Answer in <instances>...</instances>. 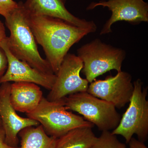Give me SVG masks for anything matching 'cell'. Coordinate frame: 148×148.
Returning a JSON list of instances; mask_svg holds the SVG:
<instances>
[{
    "label": "cell",
    "mask_w": 148,
    "mask_h": 148,
    "mask_svg": "<svg viewBox=\"0 0 148 148\" xmlns=\"http://www.w3.org/2000/svg\"><path fill=\"white\" fill-rule=\"evenodd\" d=\"M25 11L27 23L55 75L70 48L85 36L93 33L60 18L32 15Z\"/></svg>",
    "instance_id": "obj_1"
},
{
    "label": "cell",
    "mask_w": 148,
    "mask_h": 148,
    "mask_svg": "<svg viewBox=\"0 0 148 148\" xmlns=\"http://www.w3.org/2000/svg\"><path fill=\"white\" fill-rule=\"evenodd\" d=\"M18 3V7L5 18L10 32V36L7 37L9 49L16 58L32 68L45 73L54 74L47 60L40 54L36 41L27 22L23 3Z\"/></svg>",
    "instance_id": "obj_2"
},
{
    "label": "cell",
    "mask_w": 148,
    "mask_h": 148,
    "mask_svg": "<svg viewBox=\"0 0 148 148\" xmlns=\"http://www.w3.org/2000/svg\"><path fill=\"white\" fill-rule=\"evenodd\" d=\"M27 115L38 122L48 135L56 138L76 127H93L94 125L83 117L68 111L65 98L50 101L43 97L36 108Z\"/></svg>",
    "instance_id": "obj_3"
},
{
    "label": "cell",
    "mask_w": 148,
    "mask_h": 148,
    "mask_svg": "<svg viewBox=\"0 0 148 148\" xmlns=\"http://www.w3.org/2000/svg\"><path fill=\"white\" fill-rule=\"evenodd\" d=\"M77 52L83 63L82 71L89 83L111 70L121 71L126 56L123 49L107 44L98 38L82 45Z\"/></svg>",
    "instance_id": "obj_4"
},
{
    "label": "cell",
    "mask_w": 148,
    "mask_h": 148,
    "mask_svg": "<svg viewBox=\"0 0 148 148\" xmlns=\"http://www.w3.org/2000/svg\"><path fill=\"white\" fill-rule=\"evenodd\" d=\"M68 110L77 112L87 121L96 125L101 131L115 129L121 116L112 103L86 92H77L65 98Z\"/></svg>",
    "instance_id": "obj_5"
},
{
    "label": "cell",
    "mask_w": 148,
    "mask_h": 148,
    "mask_svg": "<svg viewBox=\"0 0 148 148\" xmlns=\"http://www.w3.org/2000/svg\"><path fill=\"white\" fill-rule=\"evenodd\" d=\"M133 84L134 90L128 108L117 127L112 133L121 135L126 143H128L135 134L138 140L144 143L148 137V87L143 88V83L140 79Z\"/></svg>",
    "instance_id": "obj_6"
},
{
    "label": "cell",
    "mask_w": 148,
    "mask_h": 148,
    "mask_svg": "<svg viewBox=\"0 0 148 148\" xmlns=\"http://www.w3.org/2000/svg\"><path fill=\"white\" fill-rule=\"evenodd\" d=\"M83 68V63L77 56L67 53L56 75L55 82L47 99L55 101L74 93L87 91L89 82L80 74Z\"/></svg>",
    "instance_id": "obj_7"
},
{
    "label": "cell",
    "mask_w": 148,
    "mask_h": 148,
    "mask_svg": "<svg viewBox=\"0 0 148 148\" xmlns=\"http://www.w3.org/2000/svg\"><path fill=\"white\" fill-rule=\"evenodd\" d=\"M132 79L130 74L121 71L104 80H94L88 86L87 92L121 109L129 103L132 97L134 90Z\"/></svg>",
    "instance_id": "obj_8"
},
{
    "label": "cell",
    "mask_w": 148,
    "mask_h": 148,
    "mask_svg": "<svg viewBox=\"0 0 148 148\" xmlns=\"http://www.w3.org/2000/svg\"><path fill=\"white\" fill-rule=\"evenodd\" d=\"M108 8L112 12L110 18L106 21L100 32L105 35L112 32V25L124 21L132 24L148 22V4L143 0H108L92 2L87 8L91 10L98 6Z\"/></svg>",
    "instance_id": "obj_9"
},
{
    "label": "cell",
    "mask_w": 148,
    "mask_h": 148,
    "mask_svg": "<svg viewBox=\"0 0 148 148\" xmlns=\"http://www.w3.org/2000/svg\"><path fill=\"white\" fill-rule=\"evenodd\" d=\"M7 37L0 42V46L4 51L8 61L7 69L1 84L11 82L33 83L50 90L55 82L56 75L42 73L16 58L9 49Z\"/></svg>",
    "instance_id": "obj_10"
},
{
    "label": "cell",
    "mask_w": 148,
    "mask_h": 148,
    "mask_svg": "<svg viewBox=\"0 0 148 148\" xmlns=\"http://www.w3.org/2000/svg\"><path fill=\"white\" fill-rule=\"evenodd\" d=\"M10 82H3L0 86V119L5 133V143L10 147L18 146V135L25 127L38 126V122L29 118L19 116L10 100Z\"/></svg>",
    "instance_id": "obj_11"
},
{
    "label": "cell",
    "mask_w": 148,
    "mask_h": 148,
    "mask_svg": "<svg viewBox=\"0 0 148 148\" xmlns=\"http://www.w3.org/2000/svg\"><path fill=\"white\" fill-rule=\"evenodd\" d=\"M66 0H27L23 6L29 14L44 15L60 18L77 27L90 29L93 33L97 27L92 21L78 18L65 6Z\"/></svg>",
    "instance_id": "obj_12"
},
{
    "label": "cell",
    "mask_w": 148,
    "mask_h": 148,
    "mask_svg": "<svg viewBox=\"0 0 148 148\" xmlns=\"http://www.w3.org/2000/svg\"><path fill=\"white\" fill-rule=\"evenodd\" d=\"M38 85L33 83L11 84L10 100L16 111L26 114L34 110L43 97Z\"/></svg>",
    "instance_id": "obj_13"
},
{
    "label": "cell",
    "mask_w": 148,
    "mask_h": 148,
    "mask_svg": "<svg viewBox=\"0 0 148 148\" xmlns=\"http://www.w3.org/2000/svg\"><path fill=\"white\" fill-rule=\"evenodd\" d=\"M92 127H76L57 138L55 148H89L95 143L97 137Z\"/></svg>",
    "instance_id": "obj_14"
},
{
    "label": "cell",
    "mask_w": 148,
    "mask_h": 148,
    "mask_svg": "<svg viewBox=\"0 0 148 148\" xmlns=\"http://www.w3.org/2000/svg\"><path fill=\"white\" fill-rule=\"evenodd\" d=\"M21 138L19 148H55L57 138L49 136L40 125L25 127L18 133Z\"/></svg>",
    "instance_id": "obj_15"
},
{
    "label": "cell",
    "mask_w": 148,
    "mask_h": 148,
    "mask_svg": "<svg viewBox=\"0 0 148 148\" xmlns=\"http://www.w3.org/2000/svg\"><path fill=\"white\" fill-rule=\"evenodd\" d=\"M125 144L122 143L110 131L102 132L95 143L89 148H126Z\"/></svg>",
    "instance_id": "obj_16"
},
{
    "label": "cell",
    "mask_w": 148,
    "mask_h": 148,
    "mask_svg": "<svg viewBox=\"0 0 148 148\" xmlns=\"http://www.w3.org/2000/svg\"><path fill=\"white\" fill-rule=\"evenodd\" d=\"M18 6V3L13 0H0V14L5 18Z\"/></svg>",
    "instance_id": "obj_17"
},
{
    "label": "cell",
    "mask_w": 148,
    "mask_h": 148,
    "mask_svg": "<svg viewBox=\"0 0 148 148\" xmlns=\"http://www.w3.org/2000/svg\"><path fill=\"white\" fill-rule=\"evenodd\" d=\"M8 66L7 57L4 51L0 46V84L1 80L6 71Z\"/></svg>",
    "instance_id": "obj_18"
},
{
    "label": "cell",
    "mask_w": 148,
    "mask_h": 148,
    "mask_svg": "<svg viewBox=\"0 0 148 148\" xmlns=\"http://www.w3.org/2000/svg\"><path fill=\"white\" fill-rule=\"evenodd\" d=\"M128 144H129V146L126 148H148L144 143L133 137L131 138Z\"/></svg>",
    "instance_id": "obj_19"
},
{
    "label": "cell",
    "mask_w": 148,
    "mask_h": 148,
    "mask_svg": "<svg viewBox=\"0 0 148 148\" xmlns=\"http://www.w3.org/2000/svg\"><path fill=\"white\" fill-rule=\"evenodd\" d=\"M0 148H19L10 147L6 143L5 133L2 125H0Z\"/></svg>",
    "instance_id": "obj_20"
},
{
    "label": "cell",
    "mask_w": 148,
    "mask_h": 148,
    "mask_svg": "<svg viewBox=\"0 0 148 148\" xmlns=\"http://www.w3.org/2000/svg\"><path fill=\"white\" fill-rule=\"evenodd\" d=\"M6 37L5 27L2 22L0 21V42Z\"/></svg>",
    "instance_id": "obj_21"
},
{
    "label": "cell",
    "mask_w": 148,
    "mask_h": 148,
    "mask_svg": "<svg viewBox=\"0 0 148 148\" xmlns=\"http://www.w3.org/2000/svg\"><path fill=\"white\" fill-rule=\"evenodd\" d=\"M2 125L1 121V119H0V125Z\"/></svg>",
    "instance_id": "obj_22"
}]
</instances>
